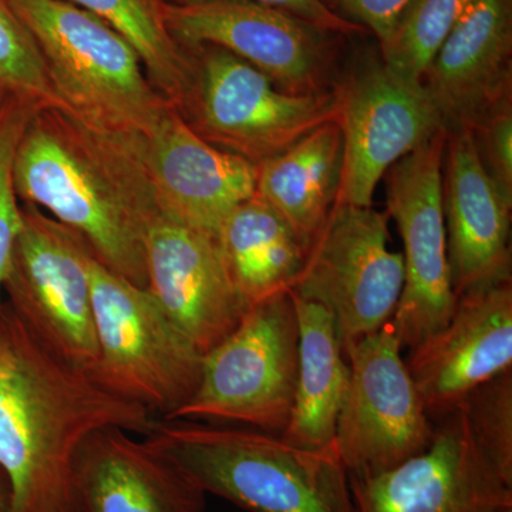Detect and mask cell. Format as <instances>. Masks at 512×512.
Masks as SVG:
<instances>
[{
	"label": "cell",
	"instance_id": "obj_31",
	"mask_svg": "<svg viewBox=\"0 0 512 512\" xmlns=\"http://www.w3.org/2000/svg\"><path fill=\"white\" fill-rule=\"evenodd\" d=\"M163 2L184 5V3L202 2V0H163ZM248 2L261 3V5L285 10V12L306 20L316 28L333 33V35L353 36L366 32L362 26L349 22L338 13L333 12L323 0H248Z\"/></svg>",
	"mask_w": 512,
	"mask_h": 512
},
{
	"label": "cell",
	"instance_id": "obj_27",
	"mask_svg": "<svg viewBox=\"0 0 512 512\" xmlns=\"http://www.w3.org/2000/svg\"><path fill=\"white\" fill-rule=\"evenodd\" d=\"M461 407L478 446L512 487V369L481 384Z\"/></svg>",
	"mask_w": 512,
	"mask_h": 512
},
{
	"label": "cell",
	"instance_id": "obj_17",
	"mask_svg": "<svg viewBox=\"0 0 512 512\" xmlns=\"http://www.w3.org/2000/svg\"><path fill=\"white\" fill-rule=\"evenodd\" d=\"M141 147L164 217L187 227L218 237L228 215L255 195L258 167L202 140L174 104Z\"/></svg>",
	"mask_w": 512,
	"mask_h": 512
},
{
	"label": "cell",
	"instance_id": "obj_24",
	"mask_svg": "<svg viewBox=\"0 0 512 512\" xmlns=\"http://www.w3.org/2000/svg\"><path fill=\"white\" fill-rule=\"evenodd\" d=\"M116 30L140 56L150 82L178 106L191 74L190 53L168 32L161 0H67Z\"/></svg>",
	"mask_w": 512,
	"mask_h": 512
},
{
	"label": "cell",
	"instance_id": "obj_13",
	"mask_svg": "<svg viewBox=\"0 0 512 512\" xmlns=\"http://www.w3.org/2000/svg\"><path fill=\"white\" fill-rule=\"evenodd\" d=\"M335 90L343 134L336 202L372 207L386 171L443 131V123L423 83L397 76L382 59L367 60L342 74Z\"/></svg>",
	"mask_w": 512,
	"mask_h": 512
},
{
	"label": "cell",
	"instance_id": "obj_8",
	"mask_svg": "<svg viewBox=\"0 0 512 512\" xmlns=\"http://www.w3.org/2000/svg\"><path fill=\"white\" fill-rule=\"evenodd\" d=\"M22 207L23 227L3 288L8 306L50 355L89 375L97 360L93 249L46 212Z\"/></svg>",
	"mask_w": 512,
	"mask_h": 512
},
{
	"label": "cell",
	"instance_id": "obj_16",
	"mask_svg": "<svg viewBox=\"0 0 512 512\" xmlns=\"http://www.w3.org/2000/svg\"><path fill=\"white\" fill-rule=\"evenodd\" d=\"M147 289L185 335L210 352L234 332L247 305L217 237L160 217L148 232Z\"/></svg>",
	"mask_w": 512,
	"mask_h": 512
},
{
	"label": "cell",
	"instance_id": "obj_32",
	"mask_svg": "<svg viewBox=\"0 0 512 512\" xmlns=\"http://www.w3.org/2000/svg\"><path fill=\"white\" fill-rule=\"evenodd\" d=\"M0 512H12V494L8 478L0 468Z\"/></svg>",
	"mask_w": 512,
	"mask_h": 512
},
{
	"label": "cell",
	"instance_id": "obj_22",
	"mask_svg": "<svg viewBox=\"0 0 512 512\" xmlns=\"http://www.w3.org/2000/svg\"><path fill=\"white\" fill-rule=\"evenodd\" d=\"M299 329L298 380L282 439L302 448L333 446L350 369L328 309L291 292Z\"/></svg>",
	"mask_w": 512,
	"mask_h": 512
},
{
	"label": "cell",
	"instance_id": "obj_11",
	"mask_svg": "<svg viewBox=\"0 0 512 512\" xmlns=\"http://www.w3.org/2000/svg\"><path fill=\"white\" fill-rule=\"evenodd\" d=\"M389 323L346 350L350 377L333 446L349 476L384 473L423 453L434 424Z\"/></svg>",
	"mask_w": 512,
	"mask_h": 512
},
{
	"label": "cell",
	"instance_id": "obj_1",
	"mask_svg": "<svg viewBox=\"0 0 512 512\" xmlns=\"http://www.w3.org/2000/svg\"><path fill=\"white\" fill-rule=\"evenodd\" d=\"M143 136L89 126L63 109L33 111L16 150L19 200L86 239L94 256L147 288L148 232L163 217Z\"/></svg>",
	"mask_w": 512,
	"mask_h": 512
},
{
	"label": "cell",
	"instance_id": "obj_26",
	"mask_svg": "<svg viewBox=\"0 0 512 512\" xmlns=\"http://www.w3.org/2000/svg\"><path fill=\"white\" fill-rule=\"evenodd\" d=\"M0 83L33 110L64 109L35 40L9 0H0Z\"/></svg>",
	"mask_w": 512,
	"mask_h": 512
},
{
	"label": "cell",
	"instance_id": "obj_18",
	"mask_svg": "<svg viewBox=\"0 0 512 512\" xmlns=\"http://www.w3.org/2000/svg\"><path fill=\"white\" fill-rule=\"evenodd\" d=\"M421 83L447 134L471 131L511 103L512 0H473Z\"/></svg>",
	"mask_w": 512,
	"mask_h": 512
},
{
	"label": "cell",
	"instance_id": "obj_3",
	"mask_svg": "<svg viewBox=\"0 0 512 512\" xmlns=\"http://www.w3.org/2000/svg\"><path fill=\"white\" fill-rule=\"evenodd\" d=\"M146 439L207 494L248 512H356L335 446L198 420H157Z\"/></svg>",
	"mask_w": 512,
	"mask_h": 512
},
{
	"label": "cell",
	"instance_id": "obj_12",
	"mask_svg": "<svg viewBox=\"0 0 512 512\" xmlns=\"http://www.w3.org/2000/svg\"><path fill=\"white\" fill-rule=\"evenodd\" d=\"M447 133L421 144L384 174L387 215L403 239L404 285L390 325L412 349L446 326L457 296L451 285L444 228L441 168Z\"/></svg>",
	"mask_w": 512,
	"mask_h": 512
},
{
	"label": "cell",
	"instance_id": "obj_33",
	"mask_svg": "<svg viewBox=\"0 0 512 512\" xmlns=\"http://www.w3.org/2000/svg\"><path fill=\"white\" fill-rule=\"evenodd\" d=\"M8 92H6L5 87H3V84L0 83V104H2V101L6 99V96H8Z\"/></svg>",
	"mask_w": 512,
	"mask_h": 512
},
{
	"label": "cell",
	"instance_id": "obj_10",
	"mask_svg": "<svg viewBox=\"0 0 512 512\" xmlns=\"http://www.w3.org/2000/svg\"><path fill=\"white\" fill-rule=\"evenodd\" d=\"M165 26L184 49L227 50L293 94L335 90L342 73L333 33L285 10L248 0H202L175 5L161 0Z\"/></svg>",
	"mask_w": 512,
	"mask_h": 512
},
{
	"label": "cell",
	"instance_id": "obj_29",
	"mask_svg": "<svg viewBox=\"0 0 512 512\" xmlns=\"http://www.w3.org/2000/svg\"><path fill=\"white\" fill-rule=\"evenodd\" d=\"M470 133L485 173L512 205V101L491 111Z\"/></svg>",
	"mask_w": 512,
	"mask_h": 512
},
{
	"label": "cell",
	"instance_id": "obj_25",
	"mask_svg": "<svg viewBox=\"0 0 512 512\" xmlns=\"http://www.w3.org/2000/svg\"><path fill=\"white\" fill-rule=\"evenodd\" d=\"M473 0H409L380 43L382 62L397 76L421 83L448 33Z\"/></svg>",
	"mask_w": 512,
	"mask_h": 512
},
{
	"label": "cell",
	"instance_id": "obj_2",
	"mask_svg": "<svg viewBox=\"0 0 512 512\" xmlns=\"http://www.w3.org/2000/svg\"><path fill=\"white\" fill-rule=\"evenodd\" d=\"M156 417L57 360L8 305L0 311V468L12 512H80L74 460L104 427L147 436Z\"/></svg>",
	"mask_w": 512,
	"mask_h": 512
},
{
	"label": "cell",
	"instance_id": "obj_23",
	"mask_svg": "<svg viewBox=\"0 0 512 512\" xmlns=\"http://www.w3.org/2000/svg\"><path fill=\"white\" fill-rule=\"evenodd\" d=\"M217 239L229 276L248 309L291 291L305 261V244L255 195L228 215Z\"/></svg>",
	"mask_w": 512,
	"mask_h": 512
},
{
	"label": "cell",
	"instance_id": "obj_19",
	"mask_svg": "<svg viewBox=\"0 0 512 512\" xmlns=\"http://www.w3.org/2000/svg\"><path fill=\"white\" fill-rule=\"evenodd\" d=\"M441 194L448 266L457 298L512 282V205L485 173L470 131L447 134Z\"/></svg>",
	"mask_w": 512,
	"mask_h": 512
},
{
	"label": "cell",
	"instance_id": "obj_30",
	"mask_svg": "<svg viewBox=\"0 0 512 512\" xmlns=\"http://www.w3.org/2000/svg\"><path fill=\"white\" fill-rule=\"evenodd\" d=\"M343 19L362 26L383 43L409 0H323Z\"/></svg>",
	"mask_w": 512,
	"mask_h": 512
},
{
	"label": "cell",
	"instance_id": "obj_4",
	"mask_svg": "<svg viewBox=\"0 0 512 512\" xmlns=\"http://www.w3.org/2000/svg\"><path fill=\"white\" fill-rule=\"evenodd\" d=\"M9 3L35 40L66 111L109 133H153L173 103L150 82L123 36L67 0Z\"/></svg>",
	"mask_w": 512,
	"mask_h": 512
},
{
	"label": "cell",
	"instance_id": "obj_5",
	"mask_svg": "<svg viewBox=\"0 0 512 512\" xmlns=\"http://www.w3.org/2000/svg\"><path fill=\"white\" fill-rule=\"evenodd\" d=\"M90 284L97 360L90 379L168 420L197 392L204 353L147 288L114 274L94 256Z\"/></svg>",
	"mask_w": 512,
	"mask_h": 512
},
{
	"label": "cell",
	"instance_id": "obj_15",
	"mask_svg": "<svg viewBox=\"0 0 512 512\" xmlns=\"http://www.w3.org/2000/svg\"><path fill=\"white\" fill-rule=\"evenodd\" d=\"M406 363L424 409L436 417L512 369V282L458 296L446 326L410 349Z\"/></svg>",
	"mask_w": 512,
	"mask_h": 512
},
{
	"label": "cell",
	"instance_id": "obj_14",
	"mask_svg": "<svg viewBox=\"0 0 512 512\" xmlns=\"http://www.w3.org/2000/svg\"><path fill=\"white\" fill-rule=\"evenodd\" d=\"M440 419L423 453L375 476H349L356 512H512V487L478 446L463 407Z\"/></svg>",
	"mask_w": 512,
	"mask_h": 512
},
{
	"label": "cell",
	"instance_id": "obj_7",
	"mask_svg": "<svg viewBox=\"0 0 512 512\" xmlns=\"http://www.w3.org/2000/svg\"><path fill=\"white\" fill-rule=\"evenodd\" d=\"M299 329L291 291L251 306L204 355L197 392L168 420L229 421L281 436L298 380Z\"/></svg>",
	"mask_w": 512,
	"mask_h": 512
},
{
	"label": "cell",
	"instance_id": "obj_6",
	"mask_svg": "<svg viewBox=\"0 0 512 512\" xmlns=\"http://www.w3.org/2000/svg\"><path fill=\"white\" fill-rule=\"evenodd\" d=\"M191 74L181 116L211 146L258 165L284 153L316 128L338 120L336 90L293 94L221 47L185 49Z\"/></svg>",
	"mask_w": 512,
	"mask_h": 512
},
{
	"label": "cell",
	"instance_id": "obj_28",
	"mask_svg": "<svg viewBox=\"0 0 512 512\" xmlns=\"http://www.w3.org/2000/svg\"><path fill=\"white\" fill-rule=\"evenodd\" d=\"M33 111L10 94L0 104V311L3 288L23 227V207L13 181V163L20 137Z\"/></svg>",
	"mask_w": 512,
	"mask_h": 512
},
{
	"label": "cell",
	"instance_id": "obj_20",
	"mask_svg": "<svg viewBox=\"0 0 512 512\" xmlns=\"http://www.w3.org/2000/svg\"><path fill=\"white\" fill-rule=\"evenodd\" d=\"M120 427L90 434L74 460L80 512H205L207 493L147 439Z\"/></svg>",
	"mask_w": 512,
	"mask_h": 512
},
{
	"label": "cell",
	"instance_id": "obj_21",
	"mask_svg": "<svg viewBox=\"0 0 512 512\" xmlns=\"http://www.w3.org/2000/svg\"><path fill=\"white\" fill-rule=\"evenodd\" d=\"M256 167L255 197L269 205L308 248L338 201L343 171L338 120L316 128Z\"/></svg>",
	"mask_w": 512,
	"mask_h": 512
},
{
	"label": "cell",
	"instance_id": "obj_9",
	"mask_svg": "<svg viewBox=\"0 0 512 512\" xmlns=\"http://www.w3.org/2000/svg\"><path fill=\"white\" fill-rule=\"evenodd\" d=\"M389 239L387 214L336 202L306 248L291 292L332 313L345 353L389 323L399 305L403 255Z\"/></svg>",
	"mask_w": 512,
	"mask_h": 512
}]
</instances>
